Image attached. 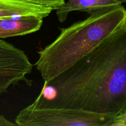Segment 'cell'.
Returning <instances> with one entry per match:
<instances>
[{"mask_svg": "<svg viewBox=\"0 0 126 126\" xmlns=\"http://www.w3.org/2000/svg\"><path fill=\"white\" fill-rule=\"evenodd\" d=\"M29 106L117 115L126 107V23L69 68L44 82Z\"/></svg>", "mask_w": 126, "mask_h": 126, "instance_id": "6da1fadb", "label": "cell"}, {"mask_svg": "<svg viewBox=\"0 0 126 126\" xmlns=\"http://www.w3.org/2000/svg\"><path fill=\"white\" fill-rule=\"evenodd\" d=\"M126 23L122 4L90 14L67 28L50 44L38 52L35 64L44 82L59 75L79 61Z\"/></svg>", "mask_w": 126, "mask_h": 126, "instance_id": "7a4b0ae2", "label": "cell"}, {"mask_svg": "<svg viewBox=\"0 0 126 126\" xmlns=\"http://www.w3.org/2000/svg\"><path fill=\"white\" fill-rule=\"evenodd\" d=\"M114 117L66 108L35 109L29 105L15 119L20 126H111Z\"/></svg>", "mask_w": 126, "mask_h": 126, "instance_id": "3957f363", "label": "cell"}, {"mask_svg": "<svg viewBox=\"0 0 126 126\" xmlns=\"http://www.w3.org/2000/svg\"><path fill=\"white\" fill-rule=\"evenodd\" d=\"M33 67L23 50L0 39V94L6 92L11 86L20 82L31 86L32 81L27 75L32 72Z\"/></svg>", "mask_w": 126, "mask_h": 126, "instance_id": "277c9868", "label": "cell"}, {"mask_svg": "<svg viewBox=\"0 0 126 126\" xmlns=\"http://www.w3.org/2000/svg\"><path fill=\"white\" fill-rule=\"evenodd\" d=\"M43 18L33 16L0 18V38L23 36L37 32Z\"/></svg>", "mask_w": 126, "mask_h": 126, "instance_id": "5b68a950", "label": "cell"}, {"mask_svg": "<svg viewBox=\"0 0 126 126\" xmlns=\"http://www.w3.org/2000/svg\"><path fill=\"white\" fill-rule=\"evenodd\" d=\"M122 3L119 0H68L55 10L59 22H64L72 11H84L92 14L117 7Z\"/></svg>", "mask_w": 126, "mask_h": 126, "instance_id": "8992f818", "label": "cell"}, {"mask_svg": "<svg viewBox=\"0 0 126 126\" xmlns=\"http://www.w3.org/2000/svg\"><path fill=\"white\" fill-rule=\"evenodd\" d=\"M53 11L42 5L16 0H0V18L33 16L44 18Z\"/></svg>", "mask_w": 126, "mask_h": 126, "instance_id": "52a82bcc", "label": "cell"}, {"mask_svg": "<svg viewBox=\"0 0 126 126\" xmlns=\"http://www.w3.org/2000/svg\"><path fill=\"white\" fill-rule=\"evenodd\" d=\"M23 2H31L49 7L52 10L56 9L58 7L65 2V0H16Z\"/></svg>", "mask_w": 126, "mask_h": 126, "instance_id": "ba28073f", "label": "cell"}, {"mask_svg": "<svg viewBox=\"0 0 126 126\" xmlns=\"http://www.w3.org/2000/svg\"><path fill=\"white\" fill-rule=\"evenodd\" d=\"M111 126H126V107L114 117Z\"/></svg>", "mask_w": 126, "mask_h": 126, "instance_id": "9c48e42d", "label": "cell"}, {"mask_svg": "<svg viewBox=\"0 0 126 126\" xmlns=\"http://www.w3.org/2000/svg\"><path fill=\"white\" fill-rule=\"evenodd\" d=\"M16 126V123H11L6 119L3 116L0 115V126Z\"/></svg>", "mask_w": 126, "mask_h": 126, "instance_id": "30bf717a", "label": "cell"}, {"mask_svg": "<svg viewBox=\"0 0 126 126\" xmlns=\"http://www.w3.org/2000/svg\"><path fill=\"white\" fill-rule=\"evenodd\" d=\"M121 1V2H126V0H119Z\"/></svg>", "mask_w": 126, "mask_h": 126, "instance_id": "8fae6325", "label": "cell"}]
</instances>
